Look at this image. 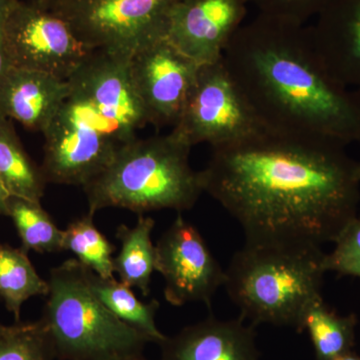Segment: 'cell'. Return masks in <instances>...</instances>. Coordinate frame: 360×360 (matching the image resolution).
Returning <instances> with one entry per match:
<instances>
[{
  "label": "cell",
  "instance_id": "cell-1",
  "mask_svg": "<svg viewBox=\"0 0 360 360\" xmlns=\"http://www.w3.org/2000/svg\"><path fill=\"white\" fill-rule=\"evenodd\" d=\"M345 148L264 131L212 148L201 187L238 222L245 243H335L360 202L359 162Z\"/></svg>",
  "mask_w": 360,
  "mask_h": 360
},
{
  "label": "cell",
  "instance_id": "cell-2",
  "mask_svg": "<svg viewBox=\"0 0 360 360\" xmlns=\"http://www.w3.org/2000/svg\"><path fill=\"white\" fill-rule=\"evenodd\" d=\"M224 60L266 131L343 146L360 141V89L330 72L310 26L257 13Z\"/></svg>",
  "mask_w": 360,
  "mask_h": 360
},
{
  "label": "cell",
  "instance_id": "cell-3",
  "mask_svg": "<svg viewBox=\"0 0 360 360\" xmlns=\"http://www.w3.org/2000/svg\"><path fill=\"white\" fill-rule=\"evenodd\" d=\"M191 148L172 129L123 144L110 165L82 187L89 212L108 207L137 214L191 210L203 193L200 174L189 163Z\"/></svg>",
  "mask_w": 360,
  "mask_h": 360
},
{
  "label": "cell",
  "instance_id": "cell-4",
  "mask_svg": "<svg viewBox=\"0 0 360 360\" xmlns=\"http://www.w3.org/2000/svg\"><path fill=\"white\" fill-rule=\"evenodd\" d=\"M326 255L321 246L245 243L224 286L245 321L297 331L303 310L322 296Z\"/></svg>",
  "mask_w": 360,
  "mask_h": 360
},
{
  "label": "cell",
  "instance_id": "cell-5",
  "mask_svg": "<svg viewBox=\"0 0 360 360\" xmlns=\"http://www.w3.org/2000/svg\"><path fill=\"white\" fill-rule=\"evenodd\" d=\"M39 319L58 360L143 354L150 341L111 314L90 290L86 267L70 258L51 270Z\"/></svg>",
  "mask_w": 360,
  "mask_h": 360
},
{
  "label": "cell",
  "instance_id": "cell-6",
  "mask_svg": "<svg viewBox=\"0 0 360 360\" xmlns=\"http://www.w3.org/2000/svg\"><path fill=\"white\" fill-rule=\"evenodd\" d=\"M180 0H54L41 4L60 16L91 51L131 58L167 37Z\"/></svg>",
  "mask_w": 360,
  "mask_h": 360
},
{
  "label": "cell",
  "instance_id": "cell-7",
  "mask_svg": "<svg viewBox=\"0 0 360 360\" xmlns=\"http://www.w3.org/2000/svg\"><path fill=\"white\" fill-rule=\"evenodd\" d=\"M42 134L40 167L47 184L84 187L110 165L122 146L108 123L70 94Z\"/></svg>",
  "mask_w": 360,
  "mask_h": 360
},
{
  "label": "cell",
  "instance_id": "cell-8",
  "mask_svg": "<svg viewBox=\"0 0 360 360\" xmlns=\"http://www.w3.org/2000/svg\"><path fill=\"white\" fill-rule=\"evenodd\" d=\"M191 146L212 148L266 131L225 65L224 58L201 65L179 122L172 127Z\"/></svg>",
  "mask_w": 360,
  "mask_h": 360
},
{
  "label": "cell",
  "instance_id": "cell-9",
  "mask_svg": "<svg viewBox=\"0 0 360 360\" xmlns=\"http://www.w3.org/2000/svg\"><path fill=\"white\" fill-rule=\"evenodd\" d=\"M11 68L68 80L94 52L60 16L37 2L11 0L4 20Z\"/></svg>",
  "mask_w": 360,
  "mask_h": 360
},
{
  "label": "cell",
  "instance_id": "cell-10",
  "mask_svg": "<svg viewBox=\"0 0 360 360\" xmlns=\"http://www.w3.org/2000/svg\"><path fill=\"white\" fill-rule=\"evenodd\" d=\"M70 96L90 106L122 146L149 124L130 72V58L96 51L68 79Z\"/></svg>",
  "mask_w": 360,
  "mask_h": 360
},
{
  "label": "cell",
  "instance_id": "cell-11",
  "mask_svg": "<svg viewBox=\"0 0 360 360\" xmlns=\"http://www.w3.org/2000/svg\"><path fill=\"white\" fill-rule=\"evenodd\" d=\"M155 270L165 279V300L174 307L189 302L210 307L225 281V270L205 239L180 213L156 243Z\"/></svg>",
  "mask_w": 360,
  "mask_h": 360
},
{
  "label": "cell",
  "instance_id": "cell-12",
  "mask_svg": "<svg viewBox=\"0 0 360 360\" xmlns=\"http://www.w3.org/2000/svg\"><path fill=\"white\" fill-rule=\"evenodd\" d=\"M200 65L167 37L130 58V72L149 124L174 127L191 94Z\"/></svg>",
  "mask_w": 360,
  "mask_h": 360
},
{
  "label": "cell",
  "instance_id": "cell-13",
  "mask_svg": "<svg viewBox=\"0 0 360 360\" xmlns=\"http://www.w3.org/2000/svg\"><path fill=\"white\" fill-rule=\"evenodd\" d=\"M248 0H180L172 9L167 39L200 65L224 58L245 23Z\"/></svg>",
  "mask_w": 360,
  "mask_h": 360
},
{
  "label": "cell",
  "instance_id": "cell-14",
  "mask_svg": "<svg viewBox=\"0 0 360 360\" xmlns=\"http://www.w3.org/2000/svg\"><path fill=\"white\" fill-rule=\"evenodd\" d=\"M255 326L243 317L203 321L160 343V360H260Z\"/></svg>",
  "mask_w": 360,
  "mask_h": 360
},
{
  "label": "cell",
  "instance_id": "cell-15",
  "mask_svg": "<svg viewBox=\"0 0 360 360\" xmlns=\"http://www.w3.org/2000/svg\"><path fill=\"white\" fill-rule=\"evenodd\" d=\"M310 30L330 72L347 86L360 89V0H333Z\"/></svg>",
  "mask_w": 360,
  "mask_h": 360
},
{
  "label": "cell",
  "instance_id": "cell-16",
  "mask_svg": "<svg viewBox=\"0 0 360 360\" xmlns=\"http://www.w3.org/2000/svg\"><path fill=\"white\" fill-rule=\"evenodd\" d=\"M70 94L68 80L41 71L11 68L0 80V115L44 132Z\"/></svg>",
  "mask_w": 360,
  "mask_h": 360
},
{
  "label": "cell",
  "instance_id": "cell-17",
  "mask_svg": "<svg viewBox=\"0 0 360 360\" xmlns=\"http://www.w3.org/2000/svg\"><path fill=\"white\" fill-rule=\"evenodd\" d=\"M357 321L354 314H336L319 296L303 310L297 331L309 335L315 359L335 360L354 352Z\"/></svg>",
  "mask_w": 360,
  "mask_h": 360
},
{
  "label": "cell",
  "instance_id": "cell-18",
  "mask_svg": "<svg viewBox=\"0 0 360 360\" xmlns=\"http://www.w3.org/2000/svg\"><path fill=\"white\" fill-rule=\"evenodd\" d=\"M155 226V219L139 214L134 227L122 224L116 231L122 248L113 259L115 272L122 283L137 288L143 296L150 292L151 277L156 271L155 245L151 239Z\"/></svg>",
  "mask_w": 360,
  "mask_h": 360
},
{
  "label": "cell",
  "instance_id": "cell-19",
  "mask_svg": "<svg viewBox=\"0 0 360 360\" xmlns=\"http://www.w3.org/2000/svg\"><path fill=\"white\" fill-rule=\"evenodd\" d=\"M86 281L91 292L111 314L130 328L160 345L167 338L155 323L160 304L158 300L142 302L127 284L113 277H101L86 269Z\"/></svg>",
  "mask_w": 360,
  "mask_h": 360
},
{
  "label": "cell",
  "instance_id": "cell-20",
  "mask_svg": "<svg viewBox=\"0 0 360 360\" xmlns=\"http://www.w3.org/2000/svg\"><path fill=\"white\" fill-rule=\"evenodd\" d=\"M0 176L11 195L40 201L47 182L26 153L11 120L0 115Z\"/></svg>",
  "mask_w": 360,
  "mask_h": 360
},
{
  "label": "cell",
  "instance_id": "cell-21",
  "mask_svg": "<svg viewBox=\"0 0 360 360\" xmlns=\"http://www.w3.org/2000/svg\"><path fill=\"white\" fill-rule=\"evenodd\" d=\"M49 291V281L39 276L28 252L0 243V298L16 323H20L23 303L34 296H46Z\"/></svg>",
  "mask_w": 360,
  "mask_h": 360
},
{
  "label": "cell",
  "instance_id": "cell-22",
  "mask_svg": "<svg viewBox=\"0 0 360 360\" xmlns=\"http://www.w3.org/2000/svg\"><path fill=\"white\" fill-rule=\"evenodd\" d=\"M13 219L26 252L54 253L63 251V231L58 229L40 201L11 196L7 215Z\"/></svg>",
  "mask_w": 360,
  "mask_h": 360
},
{
  "label": "cell",
  "instance_id": "cell-23",
  "mask_svg": "<svg viewBox=\"0 0 360 360\" xmlns=\"http://www.w3.org/2000/svg\"><path fill=\"white\" fill-rule=\"evenodd\" d=\"M94 213L70 222L63 231V250L72 252L84 266L101 277H113L115 246L98 231Z\"/></svg>",
  "mask_w": 360,
  "mask_h": 360
},
{
  "label": "cell",
  "instance_id": "cell-24",
  "mask_svg": "<svg viewBox=\"0 0 360 360\" xmlns=\"http://www.w3.org/2000/svg\"><path fill=\"white\" fill-rule=\"evenodd\" d=\"M0 360H56L39 321L16 323L0 338Z\"/></svg>",
  "mask_w": 360,
  "mask_h": 360
},
{
  "label": "cell",
  "instance_id": "cell-25",
  "mask_svg": "<svg viewBox=\"0 0 360 360\" xmlns=\"http://www.w3.org/2000/svg\"><path fill=\"white\" fill-rule=\"evenodd\" d=\"M326 272H335L340 276L360 279V217L343 229L336 239L335 248L326 253L324 259Z\"/></svg>",
  "mask_w": 360,
  "mask_h": 360
},
{
  "label": "cell",
  "instance_id": "cell-26",
  "mask_svg": "<svg viewBox=\"0 0 360 360\" xmlns=\"http://www.w3.org/2000/svg\"><path fill=\"white\" fill-rule=\"evenodd\" d=\"M257 7V13L298 25H307L310 18H316L333 0H248Z\"/></svg>",
  "mask_w": 360,
  "mask_h": 360
},
{
  "label": "cell",
  "instance_id": "cell-27",
  "mask_svg": "<svg viewBox=\"0 0 360 360\" xmlns=\"http://www.w3.org/2000/svg\"><path fill=\"white\" fill-rule=\"evenodd\" d=\"M4 15L0 16V80L6 75L7 71L11 68L9 63L8 56L6 49V42H4Z\"/></svg>",
  "mask_w": 360,
  "mask_h": 360
},
{
  "label": "cell",
  "instance_id": "cell-28",
  "mask_svg": "<svg viewBox=\"0 0 360 360\" xmlns=\"http://www.w3.org/2000/svg\"><path fill=\"white\" fill-rule=\"evenodd\" d=\"M11 196L13 195L9 193L8 188L0 176V217H6L7 206H8V201Z\"/></svg>",
  "mask_w": 360,
  "mask_h": 360
},
{
  "label": "cell",
  "instance_id": "cell-29",
  "mask_svg": "<svg viewBox=\"0 0 360 360\" xmlns=\"http://www.w3.org/2000/svg\"><path fill=\"white\" fill-rule=\"evenodd\" d=\"M110 360H148L143 354L125 355V356L115 357Z\"/></svg>",
  "mask_w": 360,
  "mask_h": 360
},
{
  "label": "cell",
  "instance_id": "cell-30",
  "mask_svg": "<svg viewBox=\"0 0 360 360\" xmlns=\"http://www.w3.org/2000/svg\"><path fill=\"white\" fill-rule=\"evenodd\" d=\"M335 360H360V356L354 350V352H348L347 354L341 355Z\"/></svg>",
  "mask_w": 360,
  "mask_h": 360
},
{
  "label": "cell",
  "instance_id": "cell-31",
  "mask_svg": "<svg viewBox=\"0 0 360 360\" xmlns=\"http://www.w3.org/2000/svg\"><path fill=\"white\" fill-rule=\"evenodd\" d=\"M9 2H11V0H0V16L4 15L6 13Z\"/></svg>",
  "mask_w": 360,
  "mask_h": 360
},
{
  "label": "cell",
  "instance_id": "cell-32",
  "mask_svg": "<svg viewBox=\"0 0 360 360\" xmlns=\"http://www.w3.org/2000/svg\"><path fill=\"white\" fill-rule=\"evenodd\" d=\"M11 328H13V326H4V324L0 323V338H1L2 335H6V333H8V331L11 330Z\"/></svg>",
  "mask_w": 360,
  "mask_h": 360
},
{
  "label": "cell",
  "instance_id": "cell-33",
  "mask_svg": "<svg viewBox=\"0 0 360 360\" xmlns=\"http://www.w3.org/2000/svg\"><path fill=\"white\" fill-rule=\"evenodd\" d=\"M30 1L37 2V4H49V2L54 1V0H30Z\"/></svg>",
  "mask_w": 360,
  "mask_h": 360
},
{
  "label": "cell",
  "instance_id": "cell-34",
  "mask_svg": "<svg viewBox=\"0 0 360 360\" xmlns=\"http://www.w3.org/2000/svg\"><path fill=\"white\" fill-rule=\"evenodd\" d=\"M357 176L360 180V162H359V165H357Z\"/></svg>",
  "mask_w": 360,
  "mask_h": 360
}]
</instances>
